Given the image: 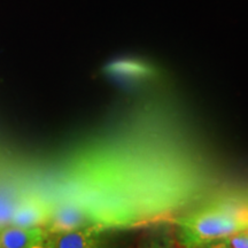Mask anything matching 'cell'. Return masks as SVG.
Segmentation results:
<instances>
[{"mask_svg": "<svg viewBox=\"0 0 248 248\" xmlns=\"http://www.w3.org/2000/svg\"><path fill=\"white\" fill-rule=\"evenodd\" d=\"M1 228L2 226H0V234H1ZM0 248H1V238H0Z\"/></svg>", "mask_w": 248, "mask_h": 248, "instance_id": "obj_11", "label": "cell"}, {"mask_svg": "<svg viewBox=\"0 0 248 248\" xmlns=\"http://www.w3.org/2000/svg\"><path fill=\"white\" fill-rule=\"evenodd\" d=\"M175 237L169 232H160L142 239L137 248H172Z\"/></svg>", "mask_w": 248, "mask_h": 248, "instance_id": "obj_6", "label": "cell"}, {"mask_svg": "<svg viewBox=\"0 0 248 248\" xmlns=\"http://www.w3.org/2000/svg\"><path fill=\"white\" fill-rule=\"evenodd\" d=\"M172 248H182L181 246H179V245L177 244V241H175V244H173V246H172Z\"/></svg>", "mask_w": 248, "mask_h": 248, "instance_id": "obj_10", "label": "cell"}, {"mask_svg": "<svg viewBox=\"0 0 248 248\" xmlns=\"http://www.w3.org/2000/svg\"><path fill=\"white\" fill-rule=\"evenodd\" d=\"M106 73L120 79H141L151 75L152 68L135 59H121L108 64Z\"/></svg>", "mask_w": 248, "mask_h": 248, "instance_id": "obj_5", "label": "cell"}, {"mask_svg": "<svg viewBox=\"0 0 248 248\" xmlns=\"http://www.w3.org/2000/svg\"><path fill=\"white\" fill-rule=\"evenodd\" d=\"M31 248H47L45 246V245H43V244H39V245H35V246H32Z\"/></svg>", "mask_w": 248, "mask_h": 248, "instance_id": "obj_9", "label": "cell"}, {"mask_svg": "<svg viewBox=\"0 0 248 248\" xmlns=\"http://www.w3.org/2000/svg\"><path fill=\"white\" fill-rule=\"evenodd\" d=\"M199 248H231V247L228 243V239H219V240H215V241H212V243L203 245V246H201Z\"/></svg>", "mask_w": 248, "mask_h": 248, "instance_id": "obj_8", "label": "cell"}, {"mask_svg": "<svg viewBox=\"0 0 248 248\" xmlns=\"http://www.w3.org/2000/svg\"><path fill=\"white\" fill-rule=\"evenodd\" d=\"M248 229V202L219 200L175 221V240L182 248H199Z\"/></svg>", "mask_w": 248, "mask_h": 248, "instance_id": "obj_1", "label": "cell"}, {"mask_svg": "<svg viewBox=\"0 0 248 248\" xmlns=\"http://www.w3.org/2000/svg\"><path fill=\"white\" fill-rule=\"evenodd\" d=\"M51 214V202L38 195L20 198L9 224L21 228H44Z\"/></svg>", "mask_w": 248, "mask_h": 248, "instance_id": "obj_2", "label": "cell"}, {"mask_svg": "<svg viewBox=\"0 0 248 248\" xmlns=\"http://www.w3.org/2000/svg\"><path fill=\"white\" fill-rule=\"evenodd\" d=\"M104 230L91 228L59 232L46 235L44 243L47 248H104Z\"/></svg>", "mask_w": 248, "mask_h": 248, "instance_id": "obj_3", "label": "cell"}, {"mask_svg": "<svg viewBox=\"0 0 248 248\" xmlns=\"http://www.w3.org/2000/svg\"><path fill=\"white\" fill-rule=\"evenodd\" d=\"M231 248H248V229L226 238Z\"/></svg>", "mask_w": 248, "mask_h": 248, "instance_id": "obj_7", "label": "cell"}, {"mask_svg": "<svg viewBox=\"0 0 248 248\" xmlns=\"http://www.w3.org/2000/svg\"><path fill=\"white\" fill-rule=\"evenodd\" d=\"M46 235L47 233L42 226L21 228L8 224L1 228V248H31L44 243Z\"/></svg>", "mask_w": 248, "mask_h": 248, "instance_id": "obj_4", "label": "cell"}]
</instances>
